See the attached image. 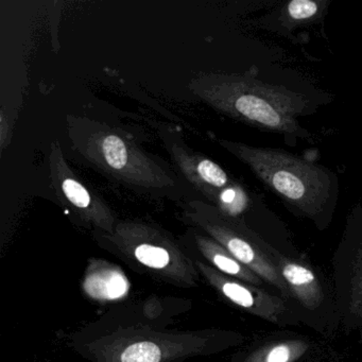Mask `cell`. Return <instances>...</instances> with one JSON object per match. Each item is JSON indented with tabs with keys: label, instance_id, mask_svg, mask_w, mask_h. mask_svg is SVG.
<instances>
[{
	"label": "cell",
	"instance_id": "6da1fadb",
	"mask_svg": "<svg viewBox=\"0 0 362 362\" xmlns=\"http://www.w3.org/2000/svg\"><path fill=\"white\" fill-rule=\"evenodd\" d=\"M187 302L152 298L119 307L69 336V345L88 362H181L222 353L245 340L219 328H168L187 311Z\"/></svg>",
	"mask_w": 362,
	"mask_h": 362
},
{
	"label": "cell",
	"instance_id": "7a4b0ae2",
	"mask_svg": "<svg viewBox=\"0 0 362 362\" xmlns=\"http://www.w3.org/2000/svg\"><path fill=\"white\" fill-rule=\"evenodd\" d=\"M256 177L300 217L320 230L329 226L338 201V177L329 169L284 150L235 146Z\"/></svg>",
	"mask_w": 362,
	"mask_h": 362
},
{
	"label": "cell",
	"instance_id": "3957f363",
	"mask_svg": "<svg viewBox=\"0 0 362 362\" xmlns=\"http://www.w3.org/2000/svg\"><path fill=\"white\" fill-rule=\"evenodd\" d=\"M110 241V250L135 272L183 289L199 287L194 260L165 237L147 228H124Z\"/></svg>",
	"mask_w": 362,
	"mask_h": 362
},
{
	"label": "cell",
	"instance_id": "277c9868",
	"mask_svg": "<svg viewBox=\"0 0 362 362\" xmlns=\"http://www.w3.org/2000/svg\"><path fill=\"white\" fill-rule=\"evenodd\" d=\"M332 293L341 326L362 345V205H354L332 258Z\"/></svg>",
	"mask_w": 362,
	"mask_h": 362
},
{
	"label": "cell",
	"instance_id": "5b68a950",
	"mask_svg": "<svg viewBox=\"0 0 362 362\" xmlns=\"http://www.w3.org/2000/svg\"><path fill=\"white\" fill-rule=\"evenodd\" d=\"M273 262L291 294L292 303L304 325L322 336H334L341 326L332 289L323 277L302 258L290 257L271 247Z\"/></svg>",
	"mask_w": 362,
	"mask_h": 362
},
{
	"label": "cell",
	"instance_id": "8992f818",
	"mask_svg": "<svg viewBox=\"0 0 362 362\" xmlns=\"http://www.w3.org/2000/svg\"><path fill=\"white\" fill-rule=\"evenodd\" d=\"M194 264L207 285L220 298L237 308L279 327L302 324L296 307L279 294L267 291L266 288L226 276L203 260L194 259Z\"/></svg>",
	"mask_w": 362,
	"mask_h": 362
},
{
	"label": "cell",
	"instance_id": "52a82bcc",
	"mask_svg": "<svg viewBox=\"0 0 362 362\" xmlns=\"http://www.w3.org/2000/svg\"><path fill=\"white\" fill-rule=\"evenodd\" d=\"M205 230L214 240L255 272L274 293L279 294L293 305L289 288L273 262L270 243L243 224L223 218L209 220L205 224Z\"/></svg>",
	"mask_w": 362,
	"mask_h": 362
},
{
	"label": "cell",
	"instance_id": "ba28073f",
	"mask_svg": "<svg viewBox=\"0 0 362 362\" xmlns=\"http://www.w3.org/2000/svg\"><path fill=\"white\" fill-rule=\"evenodd\" d=\"M81 287L83 293L94 302L112 303L129 296L131 283L117 264L92 258L86 264Z\"/></svg>",
	"mask_w": 362,
	"mask_h": 362
},
{
	"label": "cell",
	"instance_id": "9c48e42d",
	"mask_svg": "<svg viewBox=\"0 0 362 362\" xmlns=\"http://www.w3.org/2000/svg\"><path fill=\"white\" fill-rule=\"evenodd\" d=\"M196 245L197 249L204 258L203 262H206L222 274L251 284V285L258 286V287H266V283L255 272L236 259L226 247H222L214 239L199 237L197 239Z\"/></svg>",
	"mask_w": 362,
	"mask_h": 362
},
{
	"label": "cell",
	"instance_id": "30bf717a",
	"mask_svg": "<svg viewBox=\"0 0 362 362\" xmlns=\"http://www.w3.org/2000/svg\"><path fill=\"white\" fill-rule=\"evenodd\" d=\"M308 349L309 343L302 340L279 341L247 351L235 362H294Z\"/></svg>",
	"mask_w": 362,
	"mask_h": 362
},
{
	"label": "cell",
	"instance_id": "8fae6325",
	"mask_svg": "<svg viewBox=\"0 0 362 362\" xmlns=\"http://www.w3.org/2000/svg\"><path fill=\"white\" fill-rule=\"evenodd\" d=\"M327 7L326 1L292 0L281 11V21L285 26H303L315 22Z\"/></svg>",
	"mask_w": 362,
	"mask_h": 362
},
{
	"label": "cell",
	"instance_id": "7c38bea8",
	"mask_svg": "<svg viewBox=\"0 0 362 362\" xmlns=\"http://www.w3.org/2000/svg\"><path fill=\"white\" fill-rule=\"evenodd\" d=\"M103 156L112 168L119 170L124 168L128 160L126 145L119 137L110 135L103 143Z\"/></svg>",
	"mask_w": 362,
	"mask_h": 362
},
{
	"label": "cell",
	"instance_id": "4fadbf2b",
	"mask_svg": "<svg viewBox=\"0 0 362 362\" xmlns=\"http://www.w3.org/2000/svg\"><path fill=\"white\" fill-rule=\"evenodd\" d=\"M198 173L203 180L215 187H223L228 184V175L217 164L204 160L198 165Z\"/></svg>",
	"mask_w": 362,
	"mask_h": 362
},
{
	"label": "cell",
	"instance_id": "5bb4252c",
	"mask_svg": "<svg viewBox=\"0 0 362 362\" xmlns=\"http://www.w3.org/2000/svg\"><path fill=\"white\" fill-rule=\"evenodd\" d=\"M63 192L69 201L80 209H86L90 204V196L88 190L75 180L67 179L62 184Z\"/></svg>",
	"mask_w": 362,
	"mask_h": 362
},
{
	"label": "cell",
	"instance_id": "9a60e30c",
	"mask_svg": "<svg viewBox=\"0 0 362 362\" xmlns=\"http://www.w3.org/2000/svg\"><path fill=\"white\" fill-rule=\"evenodd\" d=\"M235 196H236V192L232 189V188H228V189L224 190V192H222L221 199L226 204H232Z\"/></svg>",
	"mask_w": 362,
	"mask_h": 362
}]
</instances>
